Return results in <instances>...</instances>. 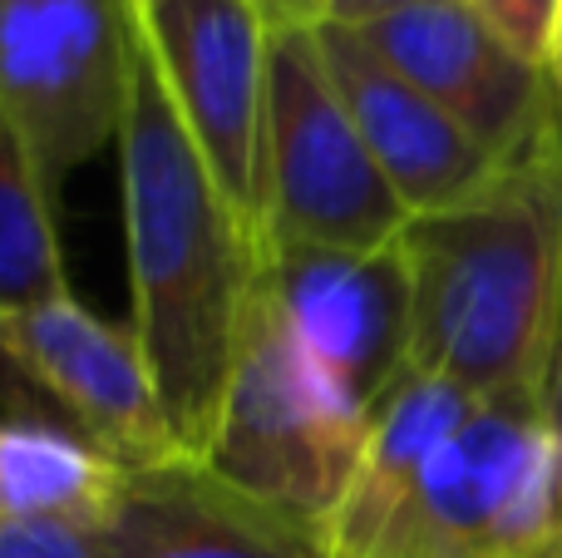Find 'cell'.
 <instances>
[{"mask_svg": "<svg viewBox=\"0 0 562 558\" xmlns=\"http://www.w3.org/2000/svg\"><path fill=\"white\" fill-rule=\"evenodd\" d=\"M316 35L370 158L409 213H439L494 183L504 158H494L464 124H454L435 99L419 94L395 65H385L360 40V30L316 25Z\"/></svg>", "mask_w": 562, "mask_h": 558, "instance_id": "cell-11", "label": "cell"}, {"mask_svg": "<svg viewBox=\"0 0 562 558\" xmlns=\"http://www.w3.org/2000/svg\"><path fill=\"white\" fill-rule=\"evenodd\" d=\"M119 174L134 297L128 326L148 356L178 450L203 460L257 306L262 237L227 203L138 35L128 59Z\"/></svg>", "mask_w": 562, "mask_h": 558, "instance_id": "cell-1", "label": "cell"}, {"mask_svg": "<svg viewBox=\"0 0 562 558\" xmlns=\"http://www.w3.org/2000/svg\"><path fill=\"white\" fill-rule=\"evenodd\" d=\"M409 208L380 174L321 55L316 25L272 30L262 144V247H370L400 243Z\"/></svg>", "mask_w": 562, "mask_h": 558, "instance_id": "cell-5", "label": "cell"}, {"mask_svg": "<svg viewBox=\"0 0 562 558\" xmlns=\"http://www.w3.org/2000/svg\"><path fill=\"white\" fill-rule=\"evenodd\" d=\"M257 292L321 376L366 415L409 371L415 282L400 243L370 253L267 243Z\"/></svg>", "mask_w": 562, "mask_h": 558, "instance_id": "cell-8", "label": "cell"}, {"mask_svg": "<svg viewBox=\"0 0 562 558\" xmlns=\"http://www.w3.org/2000/svg\"><path fill=\"white\" fill-rule=\"evenodd\" d=\"M508 49L538 69H553V49L562 35V0H464Z\"/></svg>", "mask_w": 562, "mask_h": 558, "instance_id": "cell-16", "label": "cell"}, {"mask_svg": "<svg viewBox=\"0 0 562 558\" xmlns=\"http://www.w3.org/2000/svg\"><path fill=\"white\" fill-rule=\"evenodd\" d=\"M409 5H429V0H330L326 10V25H370V20H385V15H400Z\"/></svg>", "mask_w": 562, "mask_h": 558, "instance_id": "cell-18", "label": "cell"}, {"mask_svg": "<svg viewBox=\"0 0 562 558\" xmlns=\"http://www.w3.org/2000/svg\"><path fill=\"white\" fill-rule=\"evenodd\" d=\"M360 40L504 164L562 119L553 75L508 49L464 0H429L370 20Z\"/></svg>", "mask_w": 562, "mask_h": 558, "instance_id": "cell-10", "label": "cell"}, {"mask_svg": "<svg viewBox=\"0 0 562 558\" xmlns=\"http://www.w3.org/2000/svg\"><path fill=\"white\" fill-rule=\"evenodd\" d=\"M366 558H562V435L538 401H479Z\"/></svg>", "mask_w": 562, "mask_h": 558, "instance_id": "cell-3", "label": "cell"}, {"mask_svg": "<svg viewBox=\"0 0 562 558\" xmlns=\"http://www.w3.org/2000/svg\"><path fill=\"white\" fill-rule=\"evenodd\" d=\"M0 361L75 415L79 435L128 470L188 460L134 326L94 316L75 292L0 312Z\"/></svg>", "mask_w": 562, "mask_h": 558, "instance_id": "cell-9", "label": "cell"}, {"mask_svg": "<svg viewBox=\"0 0 562 558\" xmlns=\"http://www.w3.org/2000/svg\"><path fill=\"white\" fill-rule=\"evenodd\" d=\"M49 198L55 193L0 99V312L69 292Z\"/></svg>", "mask_w": 562, "mask_h": 558, "instance_id": "cell-15", "label": "cell"}, {"mask_svg": "<svg viewBox=\"0 0 562 558\" xmlns=\"http://www.w3.org/2000/svg\"><path fill=\"white\" fill-rule=\"evenodd\" d=\"M99 534L114 558H336L326 524L237 490L203 460L128 470Z\"/></svg>", "mask_w": 562, "mask_h": 558, "instance_id": "cell-12", "label": "cell"}, {"mask_svg": "<svg viewBox=\"0 0 562 558\" xmlns=\"http://www.w3.org/2000/svg\"><path fill=\"white\" fill-rule=\"evenodd\" d=\"M0 558H114L89 529H0Z\"/></svg>", "mask_w": 562, "mask_h": 558, "instance_id": "cell-17", "label": "cell"}, {"mask_svg": "<svg viewBox=\"0 0 562 558\" xmlns=\"http://www.w3.org/2000/svg\"><path fill=\"white\" fill-rule=\"evenodd\" d=\"M548 75H553V89H558V104H562V35H558V49H553V69H548Z\"/></svg>", "mask_w": 562, "mask_h": 558, "instance_id": "cell-20", "label": "cell"}, {"mask_svg": "<svg viewBox=\"0 0 562 558\" xmlns=\"http://www.w3.org/2000/svg\"><path fill=\"white\" fill-rule=\"evenodd\" d=\"M366 435L370 415L321 376L257 292L203 465L237 490L330 529L360 470Z\"/></svg>", "mask_w": 562, "mask_h": 558, "instance_id": "cell-4", "label": "cell"}, {"mask_svg": "<svg viewBox=\"0 0 562 558\" xmlns=\"http://www.w3.org/2000/svg\"><path fill=\"white\" fill-rule=\"evenodd\" d=\"M124 10L227 203L262 237L267 15L257 0H124Z\"/></svg>", "mask_w": 562, "mask_h": 558, "instance_id": "cell-7", "label": "cell"}, {"mask_svg": "<svg viewBox=\"0 0 562 558\" xmlns=\"http://www.w3.org/2000/svg\"><path fill=\"white\" fill-rule=\"evenodd\" d=\"M415 282L409 371L479 401H548L562 356V119L488 188L400 233Z\"/></svg>", "mask_w": 562, "mask_h": 558, "instance_id": "cell-2", "label": "cell"}, {"mask_svg": "<svg viewBox=\"0 0 562 558\" xmlns=\"http://www.w3.org/2000/svg\"><path fill=\"white\" fill-rule=\"evenodd\" d=\"M128 465L89 435L45 421H0V529H89L119 510Z\"/></svg>", "mask_w": 562, "mask_h": 558, "instance_id": "cell-14", "label": "cell"}, {"mask_svg": "<svg viewBox=\"0 0 562 558\" xmlns=\"http://www.w3.org/2000/svg\"><path fill=\"white\" fill-rule=\"evenodd\" d=\"M124 0H0V99L49 193L119 144L128 104Z\"/></svg>", "mask_w": 562, "mask_h": 558, "instance_id": "cell-6", "label": "cell"}, {"mask_svg": "<svg viewBox=\"0 0 562 558\" xmlns=\"http://www.w3.org/2000/svg\"><path fill=\"white\" fill-rule=\"evenodd\" d=\"M479 411V395H469L464 386L445 381L429 371H405L395 381V391L370 411V435L360 470L350 480L346 504L330 520V549L336 558H366L370 544L380 539L385 520L395 514V504L405 500V490L415 484V475L425 470V460Z\"/></svg>", "mask_w": 562, "mask_h": 558, "instance_id": "cell-13", "label": "cell"}, {"mask_svg": "<svg viewBox=\"0 0 562 558\" xmlns=\"http://www.w3.org/2000/svg\"><path fill=\"white\" fill-rule=\"evenodd\" d=\"M257 10L267 15V25H272V30H286V25H326L330 0H257Z\"/></svg>", "mask_w": 562, "mask_h": 558, "instance_id": "cell-19", "label": "cell"}]
</instances>
